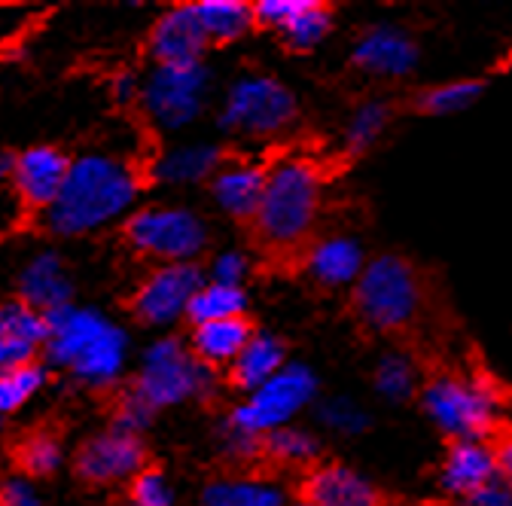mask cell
<instances>
[{
    "label": "cell",
    "instance_id": "obj_2",
    "mask_svg": "<svg viewBox=\"0 0 512 506\" xmlns=\"http://www.w3.org/2000/svg\"><path fill=\"white\" fill-rule=\"evenodd\" d=\"M324 171L308 159H290L269 171L263 202L250 226V241L275 269L305 266L317 244Z\"/></svg>",
    "mask_w": 512,
    "mask_h": 506
},
{
    "label": "cell",
    "instance_id": "obj_23",
    "mask_svg": "<svg viewBox=\"0 0 512 506\" xmlns=\"http://www.w3.org/2000/svg\"><path fill=\"white\" fill-rule=\"evenodd\" d=\"M196 13L211 46L232 43L253 28V7L235 0H208V4H196Z\"/></svg>",
    "mask_w": 512,
    "mask_h": 506
},
{
    "label": "cell",
    "instance_id": "obj_4",
    "mask_svg": "<svg viewBox=\"0 0 512 506\" xmlns=\"http://www.w3.org/2000/svg\"><path fill=\"white\" fill-rule=\"evenodd\" d=\"M135 193L138 177L128 165L107 156L77 159L64 180L61 196L46 211V223L58 235H83L119 217L132 205Z\"/></svg>",
    "mask_w": 512,
    "mask_h": 506
},
{
    "label": "cell",
    "instance_id": "obj_14",
    "mask_svg": "<svg viewBox=\"0 0 512 506\" xmlns=\"http://www.w3.org/2000/svg\"><path fill=\"white\" fill-rule=\"evenodd\" d=\"M205 28L199 22L196 7H174L168 10L150 34V55L159 68H196L199 55L208 49Z\"/></svg>",
    "mask_w": 512,
    "mask_h": 506
},
{
    "label": "cell",
    "instance_id": "obj_36",
    "mask_svg": "<svg viewBox=\"0 0 512 506\" xmlns=\"http://www.w3.org/2000/svg\"><path fill=\"white\" fill-rule=\"evenodd\" d=\"M0 506H40V500L31 485L19 479H4L0 482Z\"/></svg>",
    "mask_w": 512,
    "mask_h": 506
},
{
    "label": "cell",
    "instance_id": "obj_33",
    "mask_svg": "<svg viewBox=\"0 0 512 506\" xmlns=\"http://www.w3.org/2000/svg\"><path fill=\"white\" fill-rule=\"evenodd\" d=\"M485 446L494 461V476H500L503 488L512 494V421L509 418L494 424V430L485 436Z\"/></svg>",
    "mask_w": 512,
    "mask_h": 506
},
{
    "label": "cell",
    "instance_id": "obj_21",
    "mask_svg": "<svg viewBox=\"0 0 512 506\" xmlns=\"http://www.w3.org/2000/svg\"><path fill=\"white\" fill-rule=\"evenodd\" d=\"M415 58H418V49L409 37L397 31H372L360 43L354 65L381 77H400L415 65Z\"/></svg>",
    "mask_w": 512,
    "mask_h": 506
},
{
    "label": "cell",
    "instance_id": "obj_10",
    "mask_svg": "<svg viewBox=\"0 0 512 506\" xmlns=\"http://www.w3.org/2000/svg\"><path fill=\"white\" fill-rule=\"evenodd\" d=\"M296 113V104L287 89L272 80H256L235 89L226 113V125L250 135H269L287 125Z\"/></svg>",
    "mask_w": 512,
    "mask_h": 506
},
{
    "label": "cell",
    "instance_id": "obj_28",
    "mask_svg": "<svg viewBox=\"0 0 512 506\" xmlns=\"http://www.w3.org/2000/svg\"><path fill=\"white\" fill-rule=\"evenodd\" d=\"M13 461L25 476H52L61 464V442L52 430H31L16 442Z\"/></svg>",
    "mask_w": 512,
    "mask_h": 506
},
{
    "label": "cell",
    "instance_id": "obj_25",
    "mask_svg": "<svg viewBox=\"0 0 512 506\" xmlns=\"http://www.w3.org/2000/svg\"><path fill=\"white\" fill-rule=\"evenodd\" d=\"M253 461L272 467H314V446L311 439L293 430H272L253 442Z\"/></svg>",
    "mask_w": 512,
    "mask_h": 506
},
{
    "label": "cell",
    "instance_id": "obj_18",
    "mask_svg": "<svg viewBox=\"0 0 512 506\" xmlns=\"http://www.w3.org/2000/svg\"><path fill=\"white\" fill-rule=\"evenodd\" d=\"M22 302H28L31 308H37L40 314H55L61 308H68V296H71V284L64 278L61 260L55 253H40V257L22 272Z\"/></svg>",
    "mask_w": 512,
    "mask_h": 506
},
{
    "label": "cell",
    "instance_id": "obj_3",
    "mask_svg": "<svg viewBox=\"0 0 512 506\" xmlns=\"http://www.w3.org/2000/svg\"><path fill=\"white\" fill-rule=\"evenodd\" d=\"M424 372V409L448 433V439H485L503 421V400L509 397L500 378L470 363L445 360Z\"/></svg>",
    "mask_w": 512,
    "mask_h": 506
},
{
    "label": "cell",
    "instance_id": "obj_6",
    "mask_svg": "<svg viewBox=\"0 0 512 506\" xmlns=\"http://www.w3.org/2000/svg\"><path fill=\"white\" fill-rule=\"evenodd\" d=\"M125 241L135 253L150 260L186 263L205 244V229L189 211L144 208L125 223Z\"/></svg>",
    "mask_w": 512,
    "mask_h": 506
},
{
    "label": "cell",
    "instance_id": "obj_13",
    "mask_svg": "<svg viewBox=\"0 0 512 506\" xmlns=\"http://www.w3.org/2000/svg\"><path fill=\"white\" fill-rule=\"evenodd\" d=\"M71 159L55 147H34L22 156H16L13 183L22 205L31 211H49L55 199L61 196L64 180L71 174Z\"/></svg>",
    "mask_w": 512,
    "mask_h": 506
},
{
    "label": "cell",
    "instance_id": "obj_8",
    "mask_svg": "<svg viewBox=\"0 0 512 506\" xmlns=\"http://www.w3.org/2000/svg\"><path fill=\"white\" fill-rule=\"evenodd\" d=\"M147 467V446L135 430L110 427L86 439L74 455V473L89 485H110L132 479Z\"/></svg>",
    "mask_w": 512,
    "mask_h": 506
},
{
    "label": "cell",
    "instance_id": "obj_12",
    "mask_svg": "<svg viewBox=\"0 0 512 506\" xmlns=\"http://www.w3.org/2000/svg\"><path fill=\"white\" fill-rule=\"evenodd\" d=\"M311 388H314V382L308 372L287 369L256 391V397L244 409L235 412V424L247 433H266L272 424L293 415L308 400Z\"/></svg>",
    "mask_w": 512,
    "mask_h": 506
},
{
    "label": "cell",
    "instance_id": "obj_24",
    "mask_svg": "<svg viewBox=\"0 0 512 506\" xmlns=\"http://www.w3.org/2000/svg\"><path fill=\"white\" fill-rule=\"evenodd\" d=\"M305 269H311L324 284H342V281L360 278V272H363L360 269V250L354 241H345V238L317 241Z\"/></svg>",
    "mask_w": 512,
    "mask_h": 506
},
{
    "label": "cell",
    "instance_id": "obj_16",
    "mask_svg": "<svg viewBox=\"0 0 512 506\" xmlns=\"http://www.w3.org/2000/svg\"><path fill=\"white\" fill-rule=\"evenodd\" d=\"M494 461L485 439H448V452L442 461V485L452 494L479 497L491 488Z\"/></svg>",
    "mask_w": 512,
    "mask_h": 506
},
{
    "label": "cell",
    "instance_id": "obj_1",
    "mask_svg": "<svg viewBox=\"0 0 512 506\" xmlns=\"http://www.w3.org/2000/svg\"><path fill=\"white\" fill-rule=\"evenodd\" d=\"M351 311L366 333L406 345L421 369L452 360L445 345L452 336L445 296L412 257L384 253L372 260L354 284Z\"/></svg>",
    "mask_w": 512,
    "mask_h": 506
},
{
    "label": "cell",
    "instance_id": "obj_17",
    "mask_svg": "<svg viewBox=\"0 0 512 506\" xmlns=\"http://www.w3.org/2000/svg\"><path fill=\"white\" fill-rule=\"evenodd\" d=\"M253 324L247 314H235V318L199 324L192 333V357L208 369H229L238 354L253 342Z\"/></svg>",
    "mask_w": 512,
    "mask_h": 506
},
{
    "label": "cell",
    "instance_id": "obj_29",
    "mask_svg": "<svg viewBox=\"0 0 512 506\" xmlns=\"http://www.w3.org/2000/svg\"><path fill=\"white\" fill-rule=\"evenodd\" d=\"M205 506H281V494L256 479H226L205 491Z\"/></svg>",
    "mask_w": 512,
    "mask_h": 506
},
{
    "label": "cell",
    "instance_id": "obj_20",
    "mask_svg": "<svg viewBox=\"0 0 512 506\" xmlns=\"http://www.w3.org/2000/svg\"><path fill=\"white\" fill-rule=\"evenodd\" d=\"M266 180H269V171L260 165L226 168L214 180V193L232 217H238L241 223H250L256 208H260V202H263Z\"/></svg>",
    "mask_w": 512,
    "mask_h": 506
},
{
    "label": "cell",
    "instance_id": "obj_11",
    "mask_svg": "<svg viewBox=\"0 0 512 506\" xmlns=\"http://www.w3.org/2000/svg\"><path fill=\"white\" fill-rule=\"evenodd\" d=\"M311 506H388V494L342 464H314L302 473L296 488Z\"/></svg>",
    "mask_w": 512,
    "mask_h": 506
},
{
    "label": "cell",
    "instance_id": "obj_34",
    "mask_svg": "<svg viewBox=\"0 0 512 506\" xmlns=\"http://www.w3.org/2000/svg\"><path fill=\"white\" fill-rule=\"evenodd\" d=\"M378 385L388 394H394V397L409 394L412 391V366L403 357L400 360H388V363H384V369H381V375H378Z\"/></svg>",
    "mask_w": 512,
    "mask_h": 506
},
{
    "label": "cell",
    "instance_id": "obj_37",
    "mask_svg": "<svg viewBox=\"0 0 512 506\" xmlns=\"http://www.w3.org/2000/svg\"><path fill=\"white\" fill-rule=\"evenodd\" d=\"M13 168H16V156L0 153V180H13Z\"/></svg>",
    "mask_w": 512,
    "mask_h": 506
},
{
    "label": "cell",
    "instance_id": "obj_31",
    "mask_svg": "<svg viewBox=\"0 0 512 506\" xmlns=\"http://www.w3.org/2000/svg\"><path fill=\"white\" fill-rule=\"evenodd\" d=\"M330 19H333V10H330L327 4H311V0H308V7H305L296 19H290V22L281 28V34H284L287 46H293V49H308V46H314L320 37L327 34Z\"/></svg>",
    "mask_w": 512,
    "mask_h": 506
},
{
    "label": "cell",
    "instance_id": "obj_7",
    "mask_svg": "<svg viewBox=\"0 0 512 506\" xmlns=\"http://www.w3.org/2000/svg\"><path fill=\"white\" fill-rule=\"evenodd\" d=\"M199 366L202 363L192 354H186L174 339L159 342L144 357V366L128 391H132L150 412L159 406H171L199 388V378H202Z\"/></svg>",
    "mask_w": 512,
    "mask_h": 506
},
{
    "label": "cell",
    "instance_id": "obj_30",
    "mask_svg": "<svg viewBox=\"0 0 512 506\" xmlns=\"http://www.w3.org/2000/svg\"><path fill=\"white\" fill-rule=\"evenodd\" d=\"M46 382V369L40 363L16 366L0 372V415L22 409Z\"/></svg>",
    "mask_w": 512,
    "mask_h": 506
},
{
    "label": "cell",
    "instance_id": "obj_5",
    "mask_svg": "<svg viewBox=\"0 0 512 506\" xmlns=\"http://www.w3.org/2000/svg\"><path fill=\"white\" fill-rule=\"evenodd\" d=\"M49 360L74 369L89 385H107L116 378L125 357V336L104 324L95 311L61 308L49 318Z\"/></svg>",
    "mask_w": 512,
    "mask_h": 506
},
{
    "label": "cell",
    "instance_id": "obj_38",
    "mask_svg": "<svg viewBox=\"0 0 512 506\" xmlns=\"http://www.w3.org/2000/svg\"><path fill=\"white\" fill-rule=\"evenodd\" d=\"M293 506H311V503H302V500H299V503H293Z\"/></svg>",
    "mask_w": 512,
    "mask_h": 506
},
{
    "label": "cell",
    "instance_id": "obj_9",
    "mask_svg": "<svg viewBox=\"0 0 512 506\" xmlns=\"http://www.w3.org/2000/svg\"><path fill=\"white\" fill-rule=\"evenodd\" d=\"M202 290V272L192 263H171L156 272H150L135 296H132V311L141 324H168L180 311H186L189 299Z\"/></svg>",
    "mask_w": 512,
    "mask_h": 506
},
{
    "label": "cell",
    "instance_id": "obj_27",
    "mask_svg": "<svg viewBox=\"0 0 512 506\" xmlns=\"http://www.w3.org/2000/svg\"><path fill=\"white\" fill-rule=\"evenodd\" d=\"M186 314L196 327L211 324V321H223V318H235V314H244V293L235 284L214 281L189 299Z\"/></svg>",
    "mask_w": 512,
    "mask_h": 506
},
{
    "label": "cell",
    "instance_id": "obj_35",
    "mask_svg": "<svg viewBox=\"0 0 512 506\" xmlns=\"http://www.w3.org/2000/svg\"><path fill=\"white\" fill-rule=\"evenodd\" d=\"M384 116H388V110L384 107H366L360 116H357V122H354V132H351V150L357 147V150H363V144H369L375 135H378V129L384 125Z\"/></svg>",
    "mask_w": 512,
    "mask_h": 506
},
{
    "label": "cell",
    "instance_id": "obj_19",
    "mask_svg": "<svg viewBox=\"0 0 512 506\" xmlns=\"http://www.w3.org/2000/svg\"><path fill=\"white\" fill-rule=\"evenodd\" d=\"M199 83H202L199 68H159L147 89V101L159 119L180 122L192 110V104H196Z\"/></svg>",
    "mask_w": 512,
    "mask_h": 506
},
{
    "label": "cell",
    "instance_id": "obj_32",
    "mask_svg": "<svg viewBox=\"0 0 512 506\" xmlns=\"http://www.w3.org/2000/svg\"><path fill=\"white\" fill-rule=\"evenodd\" d=\"M128 500L132 506H171V491L159 467H144L128 482Z\"/></svg>",
    "mask_w": 512,
    "mask_h": 506
},
{
    "label": "cell",
    "instance_id": "obj_26",
    "mask_svg": "<svg viewBox=\"0 0 512 506\" xmlns=\"http://www.w3.org/2000/svg\"><path fill=\"white\" fill-rule=\"evenodd\" d=\"M485 83L482 80H455V83H442V86H430L415 92L406 101L409 113L418 116H439V113H455L467 104H473L482 95Z\"/></svg>",
    "mask_w": 512,
    "mask_h": 506
},
{
    "label": "cell",
    "instance_id": "obj_15",
    "mask_svg": "<svg viewBox=\"0 0 512 506\" xmlns=\"http://www.w3.org/2000/svg\"><path fill=\"white\" fill-rule=\"evenodd\" d=\"M49 318L22 299L0 305V372L37 363V354L46 351Z\"/></svg>",
    "mask_w": 512,
    "mask_h": 506
},
{
    "label": "cell",
    "instance_id": "obj_22",
    "mask_svg": "<svg viewBox=\"0 0 512 506\" xmlns=\"http://www.w3.org/2000/svg\"><path fill=\"white\" fill-rule=\"evenodd\" d=\"M281 345L269 336H253V342L238 354V360L229 366L226 378L229 385L238 391H250V388H263L266 382L278 375L281 366Z\"/></svg>",
    "mask_w": 512,
    "mask_h": 506
}]
</instances>
